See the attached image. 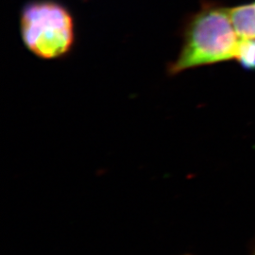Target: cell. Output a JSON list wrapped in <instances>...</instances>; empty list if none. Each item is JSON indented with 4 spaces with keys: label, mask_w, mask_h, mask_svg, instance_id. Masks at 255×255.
I'll return each instance as SVG.
<instances>
[{
    "label": "cell",
    "mask_w": 255,
    "mask_h": 255,
    "mask_svg": "<svg viewBox=\"0 0 255 255\" xmlns=\"http://www.w3.org/2000/svg\"><path fill=\"white\" fill-rule=\"evenodd\" d=\"M24 45L37 57H64L75 43V24L70 11L53 0H36L24 6L20 15Z\"/></svg>",
    "instance_id": "2"
},
{
    "label": "cell",
    "mask_w": 255,
    "mask_h": 255,
    "mask_svg": "<svg viewBox=\"0 0 255 255\" xmlns=\"http://www.w3.org/2000/svg\"><path fill=\"white\" fill-rule=\"evenodd\" d=\"M235 61L244 70L255 71V40L241 39Z\"/></svg>",
    "instance_id": "4"
},
{
    "label": "cell",
    "mask_w": 255,
    "mask_h": 255,
    "mask_svg": "<svg viewBox=\"0 0 255 255\" xmlns=\"http://www.w3.org/2000/svg\"></svg>",
    "instance_id": "6"
},
{
    "label": "cell",
    "mask_w": 255,
    "mask_h": 255,
    "mask_svg": "<svg viewBox=\"0 0 255 255\" xmlns=\"http://www.w3.org/2000/svg\"><path fill=\"white\" fill-rule=\"evenodd\" d=\"M240 41L230 8L204 1L187 19L180 53L169 64L167 72L175 76L188 69L235 61Z\"/></svg>",
    "instance_id": "1"
},
{
    "label": "cell",
    "mask_w": 255,
    "mask_h": 255,
    "mask_svg": "<svg viewBox=\"0 0 255 255\" xmlns=\"http://www.w3.org/2000/svg\"><path fill=\"white\" fill-rule=\"evenodd\" d=\"M230 14L240 38L255 40V0L231 7Z\"/></svg>",
    "instance_id": "3"
},
{
    "label": "cell",
    "mask_w": 255,
    "mask_h": 255,
    "mask_svg": "<svg viewBox=\"0 0 255 255\" xmlns=\"http://www.w3.org/2000/svg\"><path fill=\"white\" fill-rule=\"evenodd\" d=\"M255 255V253H254V255Z\"/></svg>",
    "instance_id": "5"
}]
</instances>
